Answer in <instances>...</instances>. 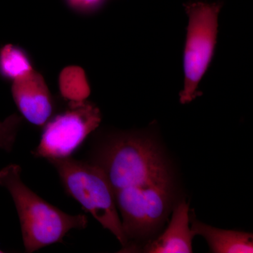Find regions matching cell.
Here are the masks:
<instances>
[{"instance_id": "cell-12", "label": "cell", "mask_w": 253, "mask_h": 253, "mask_svg": "<svg viewBox=\"0 0 253 253\" xmlns=\"http://www.w3.org/2000/svg\"><path fill=\"white\" fill-rule=\"evenodd\" d=\"M68 8L80 14H91L102 6L105 0H63Z\"/></svg>"}, {"instance_id": "cell-2", "label": "cell", "mask_w": 253, "mask_h": 253, "mask_svg": "<svg viewBox=\"0 0 253 253\" xmlns=\"http://www.w3.org/2000/svg\"><path fill=\"white\" fill-rule=\"evenodd\" d=\"M21 174L18 165L6 166L0 170V186L9 191L14 201L26 253L63 242L72 229H85L86 215H71L49 204L23 183Z\"/></svg>"}, {"instance_id": "cell-13", "label": "cell", "mask_w": 253, "mask_h": 253, "mask_svg": "<svg viewBox=\"0 0 253 253\" xmlns=\"http://www.w3.org/2000/svg\"><path fill=\"white\" fill-rule=\"evenodd\" d=\"M0 253H3V251H1V250H0Z\"/></svg>"}, {"instance_id": "cell-9", "label": "cell", "mask_w": 253, "mask_h": 253, "mask_svg": "<svg viewBox=\"0 0 253 253\" xmlns=\"http://www.w3.org/2000/svg\"><path fill=\"white\" fill-rule=\"evenodd\" d=\"M34 70L29 54L23 48L6 44L0 49V77L14 82Z\"/></svg>"}, {"instance_id": "cell-1", "label": "cell", "mask_w": 253, "mask_h": 253, "mask_svg": "<svg viewBox=\"0 0 253 253\" xmlns=\"http://www.w3.org/2000/svg\"><path fill=\"white\" fill-rule=\"evenodd\" d=\"M89 162L112 187L127 248L132 240L149 241L168 220L174 200L170 167L158 144L138 133H112L95 146Z\"/></svg>"}, {"instance_id": "cell-6", "label": "cell", "mask_w": 253, "mask_h": 253, "mask_svg": "<svg viewBox=\"0 0 253 253\" xmlns=\"http://www.w3.org/2000/svg\"><path fill=\"white\" fill-rule=\"evenodd\" d=\"M11 94L21 116L42 128L56 112V103L41 73H31L12 82Z\"/></svg>"}, {"instance_id": "cell-5", "label": "cell", "mask_w": 253, "mask_h": 253, "mask_svg": "<svg viewBox=\"0 0 253 253\" xmlns=\"http://www.w3.org/2000/svg\"><path fill=\"white\" fill-rule=\"evenodd\" d=\"M101 121V111L93 103L68 101L43 126L41 141L32 154L46 160L71 157Z\"/></svg>"}, {"instance_id": "cell-10", "label": "cell", "mask_w": 253, "mask_h": 253, "mask_svg": "<svg viewBox=\"0 0 253 253\" xmlns=\"http://www.w3.org/2000/svg\"><path fill=\"white\" fill-rule=\"evenodd\" d=\"M60 88L67 101H83L90 94L85 75L80 68H66L61 73Z\"/></svg>"}, {"instance_id": "cell-11", "label": "cell", "mask_w": 253, "mask_h": 253, "mask_svg": "<svg viewBox=\"0 0 253 253\" xmlns=\"http://www.w3.org/2000/svg\"><path fill=\"white\" fill-rule=\"evenodd\" d=\"M22 121V116L14 113L0 122V149L12 151Z\"/></svg>"}, {"instance_id": "cell-4", "label": "cell", "mask_w": 253, "mask_h": 253, "mask_svg": "<svg viewBox=\"0 0 253 253\" xmlns=\"http://www.w3.org/2000/svg\"><path fill=\"white\" fill-rule=\"evenodd\" d=\"M222 6L221 1L184 4L189 22L184 54V88L179 94L181 104H188L201 96L198 87L214 54L218 16Z\"/></svg>"}, {"instance_id": "cell-7", "label": "cell", "mask_w": 253, "mask_h": 253, "mask_svg": "<svg viewBox=\"0 0 253 253\" xmlns=\"http://www.w3.org/2000/svg\"><path fill=\"white\" fill-rule=\"evenodd\" d=\"M189 207L181 201L173 208L169 225L157 239L149 240L141 252L147 253H191L194 233L189 226Z\"/></svg>"}, {"instance_id": "cell-3", "label": "cell", "mask_w": 253, "mask_h": 253, "mask_svg": "<svg viewBox=\"0 0 253 253\" xmlns=\"http://www.w3.org/2000/svg\"><path fill=\"white\" fill-rule=\"evenodd\" d=\"M46 161L56 169L66 194L117 238L123 252L127 248L128 241L112 187L104 171L89 161H79L72 156Z\"/></svg>"}, {"instance_id": "cell-8", "label": "cell", "mask_w": 253, "mask_h": 253, "mask_svg": "<svg viewBox=\"0 0 253 253\" xmlns=\"http://www.w3.org/2000/svg\"><path fill=\"white\" fill-rule=\"evenodd\" d=\"M191 230L195 235L203 236L211 252L214 253H253L252 233L224 230L204 224L191 218Z\"/></svg>"}]
</instances>
